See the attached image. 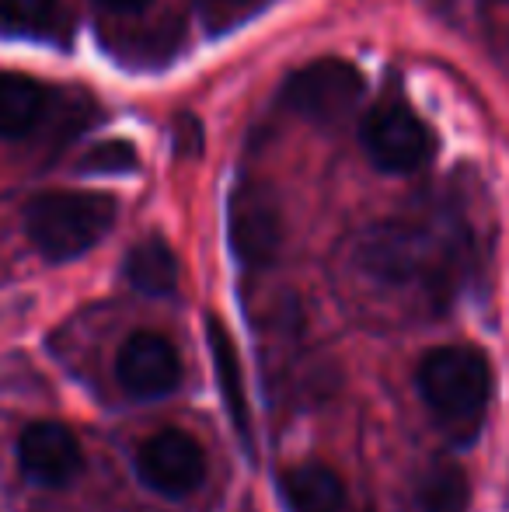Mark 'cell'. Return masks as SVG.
Masks as SVG:
<instances>
[{
	"instance_id": "cell-7",
	"label": "cell",
	"mask_w": 509,
	"mask_h": 512,
	"mask_svg": "<svg viewBox=\"0 0 509 512\" xmlns=\"http://www.w3.org/2000/svg\"><path fill=\"white\" fill-rule=\"evenodd\" d=\"M136 474L150 492L164 499H185L206 478V453L189 432L164 429L154 432L136 453Z\"/></svg>"
},
{
	"instance_id": "cell-16",
	"label": "cell",
	"mask_w": 509,
	"mask_h": 512,
	"mask_svg": "<svg viewBox=\"0 0 509 512\" xmlns=\"http://www.w3.org/2000/svg\"><path fill=\"white\" fill-rule=\"evenodd\" d=\"M136 168V150L129 143H102L84 157V171H102V175H123Z\"/></svg>"
},
{
	"instance_id": "cell-11",
	"label": "cell",
	"mask_w": 509,
	"mask_h": 512,
	"mask_svg": "<svg viewBox=\"0 0 509 512\" xmlns=\"http://www.w3.org/2000/svg\"><path fill=\"white\" fill-rule=\"evenodd\" d=\"M279 492L290 512H346L349 506L346 485L325 464H297L283 471Z\"/></svg>"
},
{
	"instance_id": "cell-8",
	"label": "cell",
	"mask_w": 509,
	"mask_h": 512,
	"mask_svg": "<svg viewBox=\"0 0 509 512\" xmlns=\"http://www.w3.org/2000/svg\"><path fill=\"white\" fill-rule=\"evenodd\" d=\"M116 377L126 394L143 401L168 398L182 380V359L175 345L157 331H136L116 356Z\"/></svg>"
},
{
	"instance_id": "cell-15",
	"label": "cell",
	"mask_w": 509,
	"mask_h": 512,
	"mask_svg": "<svg viewBox=\"0 0 509 512\" xmlns=\"http://www.w3.org/2000/svg\"><path fill=\"white\" fill-rule=\"evenodd\" d=\"M56 0H0V32L42 35L53 25Z\"/></svg>"
},
{
	"instance_id": "cell-6",
	"label": "cell",
	"mask_w": 509,
	"mask_h": 512,
	"mask_svg": "<svg viewBox=\"0 0 509 512\" xmlns=\"http://www.w3.org/2000/svg\"><path fill=\"white\" fill-rule=\"evenodd\" d=\"M227 237L241 265L262 269L276 258L283 241V223L272 192L258 182H238L227 199Z\"/></svg>"
},
{
	"instance_id": "cell-4",
	"label": "cell",
	"mask_w": 509,
	"mask_h": 512,
	"mask_svg": "<svg viewBox=\"0 0 509 512\" xmlns=\"http://www.w3.org/2000/svg\"><path fill=\"white\" fill-rule=\"evenodd\" d=\"M363 98V74L346 60H314L283 84V102L290 112L321 126L342 122Z\"/></svg>"
},
{
	"instance_id": "cell-12",
	"label": "cell",
	"mask_w": 509,
	"mask_h": 512,
	"mask_svg": "<svg viewBox=\"0 0 509 512\" xmlns=\"http://www.w3.org/2000/svg\"><path fill=\"white\" fill-rule=\"evenodd\" d=\"M46 88L32 77L0 74V136L4 140H21L28 136L46 115Z\"/></svg>"
},
{
	"instance_id": "cell-17",
	"label": "cell",
	"mask_w": 509,
	"mask_h": 512,
	"mask_svg": "<svg viewBox=\"0 0 509 512\" xmlns=\"http://www.w3.org/2000/svg\"><path fill=\"white\" fill-rule=\"evenodd\" d=\"M248 4H255V0H199V7H203L210 18H227V14H238V11H245Z\"/></svg>"
},
{
	"instance_id": "cell-9",
	"label": "cell",
	"mask_w": 509,
	"mask_h": 512,
	"mask_svg": "<svg viewBox=\"0 0 509 512\" xmlns=\"http://www.w3.org/2000/svg\"><path fill=\"white\" fill-rule=\"evenodd\" d=\"M18 464L28 481L63 488L81 474L84 453L77 436L60 422H32L18 439Z\"/></svg>"
},
{
	"instance_id": "cell-10",
	"label": "cell",
	"mask_w": 509,
	"mask_h": 512,
	"mask_svg": "<svg viewBox=\"0 0 509 512\" xmlns=\"http://www.w3.org/2000/svg\"><path fill=\"white\" fill-rule=\"evenodd\" d=\"M206 338H210V352H213V370H217V387L220 398L227 405L234 429H238L241 446L248 450V457H255V436H252V405H248V391H245V373H241V359L234 349V338L217 317L206 321Z\"/></svg>"
},
{
	"instance_id": "cell-1",
	"label": "cell",
	"mask_w": 509,
	"mask_h": 512,
	"mask_svg": "<svg viewBox=\"0 0 509 512\" xmlns=\"http://www.w3.org/2000/svg\"><path fill=\"white\" fill-rule=\"evenodd\" d=\"M419 394L454 443H471L492 401V366L471 345H440L419 363Z\"/></svg>"
},
{
	"instance_id": "cell-18",
	"label": "cell",
	"mask_w": 509,
	"mask_h": 512,
	"mask_svg": "<svg viewBox=\"0 0 509 512\" xmlns=\"http://www.w3.org/2000/svg\"><path fill=\"white\" fill-rule=\"evenodd\" d=\"M98 4L109 7V11H119V14H136V11H143L150 0H98Z\"/></svg>"
},
{
	"instance_id": "cell-5",
	"label": "cell",
	"mask_w": 509,
	"mask_h": 512,
	"mask_svg": "<svg viewBox=\"0 0 509 512\" xmlns=\"http://www.w3.org/2000/svg\"><path fill=\"white\" fill-rule=\"evenodd\" d=\"M363 150L387 175H412L429 161L433 136L408 105L381 102L363 119Z\"/></svg>"
},
{
	"instance_id": "cell-2",
	"label": "cell",
	"mask_w": 509,
	"mask_h": 512,
	"mask_svg": "<svg viewBox=\"0 0 509 512\" xmlns=\"http://www.w3.org/2000/svg\"><path fill=\"white\" fill-rule=\"evenodd\" d=\"M116 223V199L102 192H49L25 209L28 241L49 262H70L91 251Z\"/></svg>"
},
{
	"instance_id": "cell-3",
	"label": "cell",
	"mask_w": 509,
	"mask_h": 512,
	"mask_svg": "<svg viewBox=\"0 0 509 512\" xmlns=\"http://www.w3.org/2000/svg\"><path fill=\"white\" fill-rule=\"evenodd\" d=\"M443 265L440 241L408 223H381L356 241V269L384 290L436 283Z\"/></svg>"
},
{
	"instance_id": "cell-14",
	"label": "cell",
	"mask_w": 509,
	"mask_h": 512,
	"mask_svg": "<svg viewBox=\"0 0 509 512\" xmlns=\"http://www.w3.org/2000/svg\"><path fill=\"white\" fill-rule=\"evenodd\" d=\"M468 509V485L454 464H433L415 478L408 512H464Z\"/></svg>"
},
{
	"instance_id": "cell-13",
	"label": "cell",
	"mask_w": 509,
	"mask_h": 512,
	"mask_svg": "<svg viewBox=\"0 0 509 512\" xmlns=\"http://www.w3.org/2000/svg\"><path fill=\"white\" fill-rule=\"evenodd\" d=\"M126 279L133 290L147 293V297H171L178 286L175 251L161 237H147L126 255Z\"/></svg>"
}]
</instances>
